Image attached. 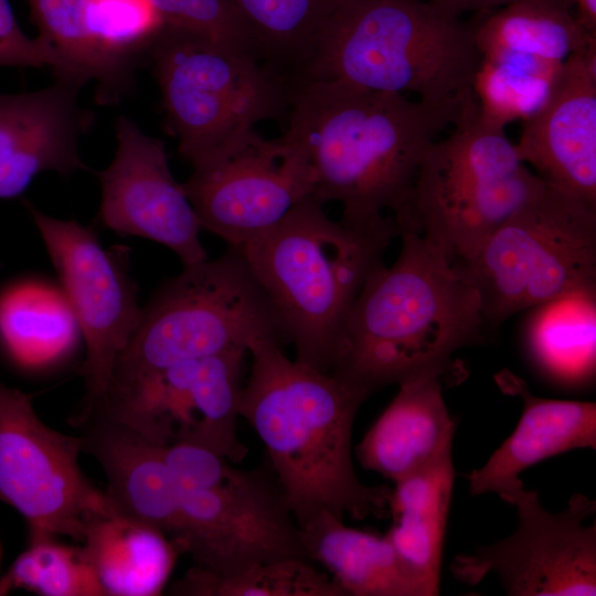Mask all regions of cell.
<instances>
[{
	"mask_svg": "<svg viewBox=\"0 0 596 596\" xmlns=\"http://www.w3.org/2000/svg\"><path fill=\"white\" fill-rule=\"evenodd\" d=\"M465 102L430 103L341 81L290 84L283 137L304 157L320 203L338 202L355 224L400 216L427 148L450 128Z\"/></svg>",
	"mask_w": 596,
	"mask_h": 596,
	"instance_id": "obj_1",
	"label": "cell"
},
{
	"mask_svg": "<svg viewBox=\"0 0 596 596\" xmlns=\"http://www.w3.org/2000/svg\"><path fill=\"white\" fill-rule=\"evenodd\" d=\"M248 355L240 416L264 444L298 528L323 512L340 519L383 518L390 488L361 482L352 461L354 418L371 394L290 360L273 338L253 340Z\"/></svg>",
	"mask_w": 596,
	"mask_h": 596,
	"instance_id": "obj_2",
	"label": "cell"
},
{
	"mask_svg": "<svg viewBox=\"0 0 596 596\" xmlns=\"http://www.w3.org/2000/svg\"><path fill=\"white\" fill-rule=\"evenodd\" d=\"M391 266L369 275L345 318L330 373L369 392L426 373L479 340L476 288L422 234L401 228Z\"/></svg>",
	"mask_w": 596,
	"mask_h": 596,
	"instance_id": "obj_3",
	"label": "cell"
},
{
	"mask_svg": "<svg viewBox=\"0 0 596 596\" xmlns=\"http://www.w3.org/2000/svg\"><path fill=\"white\" fill-rule=\"evenodd\" d=\"M312 195L274 228L236 247L264 290L296 360L331 372L350 308L398 236L393 217L333 221Z\"/></svg>",
	"mask_w": 596,
	"mask_h": 596,
	"instance_id": "obj_4",
	"label": "cell"
},
{
	"mask_svg": "<svg viewBox=\"0 0 596 596\" xmlns=\"http://www.w3.org/2000/svg\"><path fill=\"white\" fill-rule=\"evenodd\" d=\"M470 22L426 0H347L297 81L331 79L430 103L473 97Z\"/></svg>",
	"mask_w": 596,
	"mask_h": 596,
	"instance_id": "obj_5",
	"label": "cell"
},
{
	"mask_svg": "<svg viewBox=\"0 0 596 596\" xmlns=\"http://www.w3.org/2000/svg\"><path fill=\"white\" fill-rule=\"evenodd\" d=\"M426 150L406 210L393 217L451 265L472 259L542 179L519 159L504 129L485 121L476 99Z\"/></svg>",
	"mask_w": 596,
	"mask_h": 596,
	"instance_id": "obj_6",
	"label": "cell"
},
{
	"mask_svg": "<svg viewBox=\"0 0 596 596\" xmlns=\"http://www.w3.org/2000/svg\"><path fill=\"white\" fill-rule=\"evenodd\" d=\"M258 338L286 342L279 320L238 248L183 266L141 308L108 387L175 364L232 350Z\"/></svg>",
	"mask_w": 596,
	"mask_h": 596,
	"instance_id": "obj_7",
	"label": "cell"
},
{
	"mask_svg": "<svg viewBox=\"0 0 596 596\" xmlns=\"http://www.w3.org/2000/svg\"><path fill=\"white\" fill-rule=\"evenodd\" d=\"M168 127L192 167L288 106L289 82L249 51L163 26L149 47Z\"/></svg>",
	"mask_w": 596,
	"mask_h": 596,
	"instance_id": "obj_8",
	"label": "cell"
},
{
	"mask_svg": "<svg viewBox=\"0 0 596 596\" xmlns=\"http://www.w3.org/2000/svg\"><path fill=\"white\" fill-rule=\"evenodd\" d=\"M485 324L561 295L596 289V205L544 180L469 262Z\"/></svg>",
	"mask_w": 596,
	"mask_h": 596,
	"instance_id": "obj_9",
	"label": "cell"
},
{
	"mask_svg": "<svg viewBox=\"0 0 596 596\" xmlns=\"http://www.w3.org/2000/svg\"><path fill=\"white\" fill-rule=\"evenodd\" d=\"M232 464L203 447L181 455L177 543L183 554L216 576L285 557L308 558L275 478Z\"/></svg>",
	"mask_w": 596,
	"mask_h": 596,
	"instance_id": "obj_10",
	"label": "cell"
},
{
	"mask_svg": "<svg viewBox=\"0 0 596 596\" xmlns=\"http://www.w3.org/2000/svg\"><path fill=\"white\" fill-rule=\"evenodd\" d=\"M78 436L49 427L32 396L0 382V501L26 521L29 535L82 542L94 514H114L78 465Z\"/></svg>",
	"mask_w": 596,
	"mask_h": 596,
	"instance_id": "obj_11",
	"label": "cell"
},
{
	"mask_svg": "<svg viewBox=\"0 0 596 596\" xmlns=\"http://www.w3.org/2000/svg\"><path fill=\"white\" fill-rule=\"evenodd\" d=\"M247 355L232 350L182 362L109 387L98 404L160 446L193 444L237 462L247 455L237 435Z\"/></svg>",
	"mask_w": 596,
	"mask_h": 596,
	"instance_id": "obj_12",
	"label": "cell"
},
{
	"mask_svg": "<svg viewBox=\"0 0 596 596\" xmlns=\"http://www.w3.org/2000/svg\"><path fill=\"white\" fill-rule=\"evenodd\" d=\"M24 204L86 344L82 406L99 403L105 398L115 362L141 313L128 249H105L91 227L55 219L28 201Z\"/></svg>",
	"mask_w": 596,
	"mask_h": 596,
	"instance_id": "obj_13",
	"label": "cell"
},
{
	"mask_svg": "<svg viewBox=\"0 0 596 596\" xmlns=\"http://www.w3.org/2000/svg\"><path fill=\"white\" fill-rule=\"evenodd\" d=\"M518 526L508 538L457 555L449 568L458 581L479 584L494 573L508 595L596 594V522L586 524L595 501L574 494L561 512L545 510L535 491L522 485L510 498Z\"/></svg>",
	"mask_w": 596,
	"mask_h": 596,
	"instance_id": "obj_14",
	"label": "cell"
},
{
	"mask_svg": "<svg viewBox=\"0 0 596 596\" xmlns=\"http://www.w3.org/2000/svg\"><path fill=\"white\" fill-rule=\"evenodd\" d=\"M192 168L182 184L202 231L233 247L274 228L313 193L307 162L283 136L267 140L255 131Z\"/></svg>",
	"mask_w": 596,
	"mask_h": 596,
	"instance_id": "obj_15",
	"label": "cell"
},
{
	"mask_svg": "<svg viewBox=\"0 0 596 596\" xmlns=\"http://www.w3.org/2000/svg\"><path fill=\"white\" fill-rule=\"evenodd\" d=\"M116 137L111 163L97 172L103 224L168 247L183 266L207 259L200 221L183 184L171 173L163 142L124 116L117 119Z\"/></svg>",
	"mask_w": 596,
	"mask_h": 596,
	"instance_id": "obj_16",
	"label": "cell"
},
{
	"mask_svg": "<svg viewBox=\"0 0 596 596\" xmlns=\"http://www.w3.org/2000/svg\"><path fill=\"white\" fill-rule=\"evenodd\" d=\"M542 180L596 205V46L567 57L545 105L514 143Z\"/></svg>",
	"mask_w": 596,
	"mask_h": 596,
	"instance_id": "obj_17",
	"label": "cell"
},
{
	"mask_svg": "<svg viewBox=\"0 0 596 596\" xmlns=\"http://www.w3.org/2000/svg\"><path fill=\"white\" fill-rule=\"evenodd\" d=\"M82 85L57 78L41 91L0 94V199L20 196L42 172L88 169L78 153L92 121L77 105Z\"/></svg>",
	"mask_w": 596,
	"mask_h": 596,
	"instance_id": "obj_18",
	"label": "cell"
},
{
	"mask_svg": "<svg viewBox=\"0 0 596 596\" xmlns=\"http://www.w3.org/2000/svg\"><path fill=\"white\" fill-rule=\"evenodd\" d=\"M73 425L82 453L94 457L105 473L104 493L113 513L155 526L177 543L179 487L162 446L100 404L82 406Z\"/></svg>",
	"mask_w": 596,
	"mask_h": 596,
	"instance_id": "obj_19",
	"label": "cell"
},
{
	"mask_svg": "<svg viewBox=\"0 0 596 596\" xmlns=\"http://www.w3.org/2000/svg\"><path fill=\"white\" fill-rule=\"evenodd\" d=\"M494 379L504 393L522 401V413L513 433L467 480L471 494L493 492L509 502L525 469L568 450L596 448V404L539 397L507 370Z\"/></svg>",
	"mask_w": 596,
	"mask_h": 596,
	"instance_id": "obj_20",
	"label": "cell"
},
{
	"mask_svg": "<svg viewBox=\"0 0 596 596\" xmlns=\"http://www.w3.org/2000/svg\"><path fill=\"white\" fill-rule=\"evenodd\" d=\"M443 373L401 382L398 392L355 447L359 462L393 482L453 447L456 424L444 396Z\"/></svg>",
	"mask_w": 596,
	"mask_h": 596,
	"instance_id": "obj_21",
	"label": "cell"
},
{
	"mask_svg": "<svg viewBox=\"0 0 596 596\" xmlns=\"http://www.w3.org/2000/svg\"><path fill=\"white\" fill-rule=\"evenodd\" d=\"M299 530L307 557L344 596H427L385 535L350 528L328 512Z\"/></svg>",
	"mask_w": 596,
	"mask_h": 596,
	"instance_id": "obj_22",
	"label": "cell"
},
{
	"mask_svg": "<svg viewBox=\"0 0 596 596\" xmlns=\"http://www.w3.org/2000/svg\"><path fill=\"white\" fill-rule=\"evenodd\" d=\"M455 480L453 447L421 469L394 481L385 536L421 582L427 596L439 593L440 564Z\"/></svg>",
	"mask_w": 596,
	"mask_h": 596,
	"instance_id": "obj_23",
	"label": "cell"
},
{
	"mask_svg": "<svg viewBox=\"0 0 596 596\" xmlns=\"http://www.w3.org/2000/svg\"><path fill=\"white\" fill-rule=\"evenodd\" d=\"M82 542L106 596L160 595L183 554L159 529L117 514L91 517Z\"/></svg>",
	"mask_w": 596,
	"mask_h": 596,
	"instance_id": "obj_24",
	"label": "cell"
},
{
	"mask_svg": "<svg viewBox=\"0 0 596 596\" xmlns=\"http://www.w3.org/2000/svg\"><path fill=\"white\" fill-rule=\"evenodd\" d=\"M572 4L520 0L492 11L476 13L470 22L481 56L519 54L563 63L596 46L571 11Z\"/></svg>",
	"mask_w": 596,
	"mask_h": 596,
	"instance_id": "obj_25",
	"label": "cell"
},
{
	"mask_svg": "<svg viewBox=\"0 0 596 596\" xmlns=\"http://www.w3.org/2000/svg\"><path fill=\"white\" fill-rule=\"evenodd\" d=\"M530 309L525 340L536 366L562 384L590 380L596 362V289L571 291Z\"/></svg>",
	"mask_w": 596,
	"mask_h": 596,
	"instance_id": "obj_26",
	"label": "cell"
},
{
	"mask_svg": "<svg viewBox=\"0 0 596 596\" xmlns=\"http://www.w3.org/2000/svg\"><path fill=\"white\" fill-rule=\"evenodd\" d=\"M78 324L64 297L33 279L0 290V345L21 368L46 364L72 345Z\"/></svg>",
	"mask_w": 596,
	"mask_h": 596,
	"instance_id": "obj_27",
	"label": "cell"
},
{
	"mask_svg": "<svg viewBox=\"0 0 596 596\" xmlns=\"http://www.w3.org/2000/svg\"><path fill=\"white\" fill-rule=\"evenodd\" d=\"M254 54L297 79L327 26L347 0H231ZM283 76V75H281Z\"/></svg>",
	"mask_w": 596,
	"mask_h": 596,
	"instance_id": "obj_28",
	"label": "cell"
},
{
	"mask_svg": "<svg viewBox=\"0 0 596 596\" xmlns=\"http://www.w3.org/2000/svg\"><path fill=\"white\" fill-rule=\"evenodd\" d=\"M40 36L49 42L84 82L100 86V100L117 99L130 86L131 62L109 53L87 21V0H29Z\"/></svg>",
	"mask_w": 596,
	"mask_h": 596,
	"instance_id": "obj_29",
	"label": "cell"
},
{
	"mask_svg": "<svg viewBox=\"0 0 596 596\" xmlns=\"http://www.w3.org/2000/svg\"><path fill=\"white\" fill-rule=\"evenodd\" d=\"M562 64L519 54L481 56L472 79L480 117L502 129L531 118L549 100Z\"/></svg>",
	"mask_w": 596,
	"mask_h": 596,
	"instance_id": "obj_30",
	"label": "cell"
},
{
	"mask_svg": "<svg viewBox=\"0 0 596 596\" xmlns=\"http://www.w3.org/2000/svg\"><path fill=\"white\" fill-rule=\"evenodd\" d=\"M184 596H344L330 575L304 557H285L216 576L195 566L171 588Z\"/></svg>",
	"mask_w": 596,
	"mask_h": 596,
	"instance_id": "obj_31",
	"label": "cell"
},
{
	"mask_svg": "<svg viewBox=\"0 0 596 596\" xmlns=\"http://www.w3.org/2000/svg\"><path fill=\"white\" fill-rule=\"evenodd\" d=\"M22 588L42 596H106L83 545L29 535L26 549L0 575V596Z\"/></svg>",
	"mask_w": 596,
	"mask_h": 596,
	"instance_id": "obj_32",
	"label": "cell"
},
{
	"mask_svg": "<svg viewBox=\"0 0 596 596\" xmlns=\"http://www.w3.org/2000/svg\"><path fill=\"white\" fill-rule=\"evenodd\" d=\"M87 21L109 53L130 62L164 26L150 0H87Z\"/></svg>",
	"mask_w": 596,
	"mask_h": 596,
	"instance_id": "obj_33",
	"label": "cell"
},
{
	"mask_svg": "<svg viewBox=\"0 0 596 596\" xmlns=\"http://www.w3.org/2000/svg\"><path fill=\"white\" fill-rule=\"evenodd\" d=\"M150 2L160 14L164 26L205 36L254 54L248 34L231 0H150Z\"/></svg>",
	"mask_w": 596,
	"mask_h": 596,
	"instance_id": "obj_34",
	"label": "cell"
},
{
	"mask_svg": "<svg viewBox=\"0 0 596 596\" xmlns=\"http://www.w3.org/2000/svg\"><path fill=\"white\" fill-rule=\"evenodd\" d=\"M0 66H49L57 78L85 83L49 42L40 35L31 39L22 31L8 0H0Z\"/></svg>",
	"mask_w": 596,
	"mask_h": 596,
	"instance_id": "obj_35",
	"label": "cell"
},
{
	"mask_svg": "<svg viewBox=\"0 0 596 596\" xmlns=\"http://www.w3.org/2000/svg\"><path fill=\"white\" fill-rule=\"evenodd\" d=\"M441 10L461 17L465 12L483 13L520 0H426ZM572 4L571 0H546Z\"/></svg>",
	"mask_w": 596,
	"mask_h": 596,
	"instance_id": "obj_36",
	"label": "cell"
},
{
	"mask_svg": "<svg viewBox=\"0 0 596 596\" xmlns=\"http://www.w3.org/2000/svg\"><path fill=\"white\" fill-rule=\"evenodd\" d=\"M576 7L577 21L590 33L596 34V0H571Z\"/></svg>",
	"mask_w": 596,
	"mask_h": 596,
	"instance_id": "obj_37",
	"label": "cell"
},
{
	"mask_svg": "<svg viewBox=\"0 0 596 596\" xmlns=\"http://www.w3.org/2000/svg\"><path fill=\"white\" fill-rule=\"evenodd\" d=\"M2 555H3V547H2V542L0 539V575H1Z\"/></svg>",
	"mask_w": 596,
	"mask_h": 596,
	"instance_id": "obj_38",
	"label": "cell"
}]
</instances>
